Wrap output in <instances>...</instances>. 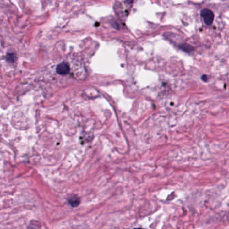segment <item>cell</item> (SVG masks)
I'll use <instances>...</instances> for the list:
<instances>
[{
	"label": "cell",
	"mask_w": 229,
	"mask_h": 229,
	"mask_svg": "<svg viewBox=\"0 0 229 229\" xmlns=\"http://www.w3.org/2000/svg\"><path fill=\"white\" fill-rule=\"evenodd\" d=\"M201 78H202V79L204 81H207V79H208V77H207V75H203Z\"/></svg>",
	"instance_id": "cell-6"
},
{
	"label": "cell",
	"mask_w": 229,
	"mask_h": 229,
	"mask_svg": "<svg viewBox=\"0 0 229 229\" xmlns=\"http://www.w3.org/2000/svg\"><path fill=\"white\" fill-rule=\"evenodd\" d=\"M201 16L203 18L204 22L208 26H210L214 21V13L210 9L205 8L203 9L200 12Z\"/></svg>",
	"instance_id": "cell-1"
},
{
	"label": "cell",
	"mask_w": 229,
	"mask_h": 229,
	"mask_svg": "<svg viewBox=\"0 0 229 229\" xmlns=\"http://www.w3.org/2000/svg\"><path fill=\"white\" fill-rule=\"evenodd\" d=\"M56 70H57V74L61 75H64L67 74L69 72L70 69H69V65H68L67 63L63 62V63H60L59 65H57Z\"/></svg>",
	"instance_id": "cell-2"
},
{
	"label": "cell",
	"mask_w": 229,
	"mask_h": 229,
	"mask_svg": "<svg viewBox=\"0 0 229 229\" xmlns=\"http://www.w3.org/2000/svg\"><path fill=\"white\" fill-rule=\"evenodd\" d=\"M134 229H144V228H134Z\"/></svg>",
	"instance_id": "cell-7"
},
{
	"label": "cell",
	"mask_w": 229,
	"mask_h": 229,
	"mask_svg": "<svg viewBox=\"0 0 229 229\" xmlns=\"http://www.w3.org/2000/svg\"><path fill=\"white\" fill-rule=\"evenodd\" d=\"M68 202H69V204L73 208H75L80 204V199L77 196H73L68 199Z\"/></svg>",
	"instance_id": "cell-3"
},
{
	"label": "cell",
	"mask_w": 229,
	"mask_h": 229,
	"mask_svg": "<svg viewBox=\"0 0 229 229\" xmlns=\"http://www.w3.org/2000/svg\"><path fill=\"white\" fill-rule=\"evenodd\" d=\"M179 47L182 50H183V51L186 52H190L194 50V47H192L191 45H188V44H187V43L182 44V45H180Z\"/></svg>",
	"instance_id": "cell-4"
},
{
	"label": "cell",
	"mask_w": 229,
	"mask_h": 229,
	"mask_svg": "<svg viewBox=\"0 0 229 229\" xmlns=\"http://www.w3.org/2000/svg\"><path fill=\"white\" fill-rule=\"evenodd\" d=\"M39 224L35 221H31L27 227V229H41V227L38 226Z\"/></svg>",
	"instance_id": "cell-5"
}]
</instances>
